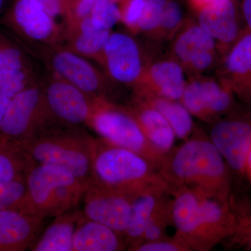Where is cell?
<instances>
[{"label":"cell","mask_w":251,"mask_h":251,"mask_svg":"<svg viewBox=\"0 0 251 251\" xmlns=\"http://www.w3.org/2000/svg\"><path fill=\"white\" fill-rule=\"evenodd\" d=\"M180 101L192 116L209 122L231 110L233 94L216 81L196 80L186 84Z\"/></svg>","instance_id":"12"},{"label":"cell","mask_w":251,"mask_h":251,"mask_svg":"<svg viewBox=\"0 0 251 251\" xmlns=\"http://www.w3.org/2000/svg\"><path fill=\"white\" fill-rule=\"evenodd\" d=\"M3 24L26 45H59L64 31L56 20L34 0H15L2 18Z\"/></svg>","instance_id":"6"},{"label":"cell","mask_w":251,"mask_h":251,"mask_svg":"<svg viewBox=\"0 0 251 251\" xmlns=\"http://www.w3.org/2000/svg\"><path fill=\"white\" fill-rule=\"evenodd\" d=\"M146 0H127L122 12V21L131 29H137L144 10Z\"/></svg>","instance_id":"38"},{"label":"cell","mask_w":251,"mask_h":251,"mask_svg":"<svg viewBox=\"0 0 251 251\" xmlns=\"http://www.w3.org/2000/svg\"><path fill=\"white\" fill-rule=\"evenodd\" d=\"M102 65L114 80L137 85L144 71L138 44L123 33H111L103 51Z\"/></svg>","instance_id":"13"},{"label":"cell","mask_w":251,"mask_h":251,"mask_svg":"<svg viewBox=\"0 0 251 251\" xmlns=\"http://www.w3.org/2000/svg\"><path fill=\"white\" fill-rule=\"evenodd\" d=\"M223 81L232 94L251 105V32L247 31L229 49L225 60Z\"/></svg>","instance_id":"17"},{"label":"cell","mask_w":251,"mask_h":251,"mask_svg":"<svg viewBox=\"0 0 251 251\" xmlns=\"http://www.w3.org/2000/svg\"><path fill=\"white\" fill-rule=\"evenodd\" d=\"M247 175L249 182L251 184V148L249 153V156H248L247 163H246L245 174L244 175Z\"/></svg>","instance_id":"43"},{"label":"cell","mask_w":251,"mask_h":251,"mask_svg":"<svg viewBox=\"0 0 251 251\" xmlns=\"http://www.w3.org/2000/svg\"><path fill=\"white\" fill-rule=\"evenodd\" d=\"M227 163L211 140L194 137L167 155L160 173L171 188L188 186L220 197L231 196Z\"/></svg>","instance_id":"1"},{"label":"cell","mask_w":251,"mask_h":251,"mask_svg":"<svg viewBox=\"0 0 251 251\" xmlns=\"http://www.w3.org/2000/svg\"><path fill=\"white\" fill-rule=\"evenodd\" d=\"M44 220L21 209L0 211V251L30 249L39 237Z\"/></svg>","instance_id":"16"},{"label":"cell","mask_w":251,"mask_h":251,"mask_svg":"<svg viewBox=\"0 0 251 251\" xmlns=\"http://www.w3.org/2000/svg\"><path fill=\"white\" fill-rule=\"evenodd\" d=\"M26 178L0 184V211L22 210L27 194Z\"/></svg>","instance_id":"32"},{"label":"cell","mask_w":251,"mask_h":251,"mask_svg":"<svg viewBox=\"0 0 251 251\" xmlns=\"http://www.w3.org/2000/svg\"><path fill=\"white\" fill-rule=\"evenodd\" d=\"M229 203L235 216V226L226 242L229 247L251 251V201L235 198L231 194Z\"/></svg>","instance_id":"27"},{"label":"cell","mask_w":251,"mask_h":251,"mask_svg":"<svg viewBox=\"0 0 251 251\" xmlns=\"http://www.w3.org/2000/svg\"><path fill=\"white\" fill-rule=\"evenodd\" d=\"M198 190L203 251H208L231 237L235 226V216L229 198Z\"/></svg>","instance_id":"14"},{"label":"cell","mask_w":251,"mask_h":251,"mask_svg":"<svg viewBox=\"0 0 251 251\" xmlns=\"http://www.w3.org/2000/svg\"><path fill=\"white\" fill-rule=\"evenodd\" d=\"M41 85L54 122L69 127L89 126L97 98L91 97L54 74Z\"/></svg>","instance_id":"7"},{"label":"cell","mask_w":251,"mask_h":251,"mask_svg":"<svg viewBox=\"0 0 251 251\" xmlns=\"http://www.w3.org/2000/svg\"><path fill=\"white\" fill-rule=\"evenodd\" d=\"M171 204V201L168 199L162 203L151 216L138 243L157 240L166 237L167 226L172 221Z\"/></svg>","instance_id":"31"},{"label":"cell","mask_w":251,"mask_h":251,"mask_svg":"<svg viewBox=\"0 0 251 251\" xmlns=\"http://www.w3.org/2000/svg\"><path fill=\"white\" fill-rule=\"evenodd\" d=\"M84 216L108 226L124 236L130 214L131 196L105 187L90 180L84 192Z\"/></svg>","instance_id":"9"},{"label":"cell","mask_w":251,"mask_h":251,"mask_svg":"<svg viewBox=\"0 0 251 251\" xmlns=\"http://www.w3.org/2000/svg\"><path fill=\"white\" fill-rule=\"evenodd\" d=\"M234 0H222L200 9L198 25L221 45L233 46L239 36Z\"/></svg>","instance_id":"20"},{"label":"cell","mask_w":251,"mask_h":251,"mask_svg":"<svg viewBox=\"0 0 251 251\" xmlns=\"http://www.w3.org/2000/svg\"><path fill=\"white\" fill-rule=\"evenodd\" d=\"M47 128L25 147L32 161L68 170L87 184L92 179V145L93 138L73 129Z\"/></svg>","instance_id":"3"},{"label":"cell","mask_w":251,"mask_h":251,"mask_svg":"<svg viewBox=\"0 0 251 251\" xmlns=\"http://www.w3.org/2000/svg\"><path fill=\"white\" fill-rule=\"evenodd\" d=\"M11 99L4 94H0V126L3 121L6 110L9 106Z\"/></svg>","instance_id":"41"},{"label":"cell","mask_w":251,"mask_h":251,"mask_svg":"<svg viewBox=\"0 0 251 251\" xmlns=\"http://www.w3.org/2000/svg\"><path fill=\"white\" fill-rule=\"evenodd\" d=\"M90 17L94 27L102 30L110 31L117 23L122 21V12L115 1L99 0Z\"/></svg>","instance_id":"33"},{"label":"cell","mask_w":251,"mask_h":251,"mask_svg":"<svg viewBox=\"0 0 251 251\" xmlns=\"http://www.w3.org/2000/svg\"><path fill=\"white\" fill-rule=\"evenodd\" d=\"M126 248L125 239L108 226L82 216L75 229L74 251H120Z\"/></svg>","instance_id":"23"},{"label":"cell","mask_w":251,"mask_h":251,"mask_svg":"<svg viewBox=\"0 0 251 251\" xmlns=\"http://www.w3.org/2000/svg\"><path fill=\"white\" fill-rule=\"evenodd\" d=\"M83 214L67 211L56 219L32 244V251H74L75 229Z\"/></svg>","instance_id":"25"},{"label":"cell","mask_w":251,"mask_h":251,"mask_svg":"<svg viewBox=\"0 0 251 251\" xmlns=\"http://www.w3.org/2000/svg\"><path fill=\"white\" fill-rule=\"evenodd\" d=\"M112 1H118V0H112Z\"/></svg>","instance_id":"45"},{"label":"cell","mask_w":251,"mask_h":251,"mask_svg":"<svg viewBox=\"0 0 251 251\" xmlns=\"http://www.w3.org/2000/svg\"><path fill=\"white\" fill-rule=\"evenodd\" d=\"M168 0H146L145 10L137 29L150 32L158 29Z\"/></svg>","instance_id":"35"},{"label":"cell","mask_w":251,"mask_h":251,"mask_svg":"<svg viewBox=\"0 0 251 251\" xmlns=\"http://www.w3.org/2000/svg\"><path fill=\"white\" fill-rule=\"evenodd\" d=\"M171 195L172 222L176 237L182 239L191 251H203L200 221V194L197 188L179 186Z\"/></svg>","instance_id":"15"},{"label":"cell","mask_w":251,"mask_h":251,"mask_svg":"<svg viewBox=\"0 0 251 251\" xmlns=\"http://www.w3.org/2000/svg\"><path fill=\"white\" fill-rule=\"evenodd\" d=\"M194 6L198 9H202L209 5L215 4L222 0H191Z\"/></svg>","instance_id":"42"},{"label":"cell","mask_w":251,"mask_h":251,"mask_svg":"<svg viewBox=\"0 0 251 251\" xmlns=\"http://www.w3.org/2000/svg\"><path fill=\"white\" fill-rule=\"evenodd\" d=\"M0 67L32 72L31 64L22 46L0 31Z\"/></svg>","instance_id":"29"},{"label":"cell","mask_w":251,"mask_h":251,"mask_svg":"<svg viewBox=\"0 0 251 251\" xmlns=\"http://www.w3.org/2000/svg\"><path fill=\"white\" fill-rule=\"evenodd\" d=\"M54 19L65 16L67 19V0H34Z\"/></svg>","instance_id":"39"},{"label":"cell","mask_w":251,"mask_h":251,"mask_svg":"<svg viewBox=\"0 0 251 251\" xmlns=\"http://www.w3.org/2000/svg\"><path fill=\"white\" fill-rule=\"evenodd\" d=\"M35 82L33 72L0 67V94L10 99Z\"/></svg>","instance_id":"30"},{"label":"cell","mask_w":251,"mask_h":251,"mask_svg":"<svg viewBox=\"0 0 251 251\" xmlns=\"http://www.w3.org/2000/svg\"><path fill=\"white\" fill-rule=\"evenodd\" d=\"M99 0H67V15L65 24L77 22L89 17Z\"/></svg>","instance_id":"37"},{"label":"cell","mask_w":251,"mask_h":251,"mask_svg":"<svg viewBox=\"0 0 251 251\" xmlns=\"http://www.w3.org/2000/svg\"><path fill=\"white\" fill-rule=\"evenodd\" d=\"M138 99L163 115L171 126L176 138L188 139L193 128L192 115L181 101L149 94H138Z\"/></svg>","instance_id":"26"},{"label":"cell","mask_w":251,"mask_h":251,"mask_svg":"<svg viewBox=\"0 0 251 251\" xmlns=\"http://www.w3.org/2000/svg\"><path fill=\"white\" fill-rule=\"evenodd\" d=\"M170 194L171 188L163 181L132 195L129 221L123 236L126 248L139 242L151 216Z\"/></svg>","instance_id":"18"},{"label":"cell","mask_w":251,"mask_h":251,"mask_svg":"<svg viewBox=\"0 0 251 251\" xmlns=\"http://www.w3.org/2000/svg\"><path fill=\"white\" fill-rule=\"evenodd\" d=\"M136 85L138 94L180 100L186 82L179 64L174 61H163L144 69Z\"/></svg>","instance_id":"19"},{"label":"cell","mask_w":251,"mask_h":251,"mask_svg":"<svg viewBox=\"0 0 251 251\" xmlns=\"http://www.w3.org/2000/svg\"><path fill=\"white\" fill-rule=\"evenodd\" d=\"M89 126L112 145L131 150L151 162L159 171L166 156L150 143L130 108L97 98Z\"/></svg>","instance_id":"5"},{"label":"cell","mask_w":251,"mask_h":251,"mask_svg":"<svg viewBox=\"0 0 251 251\" xmlns=\"http://www.w3.org/2000/svg\"></svg>","instance_id":"46"},{"label":"cell","mask_w":251,"mask_h":251,"mask_svg":"<svg viewBox=\"0 0 251 251\" xmlns=\"http://www.w3.org/2000/svg\"><path fill=\"white\" fill-rule=\"evenodd\" d=\"M35 163L24 149L0 145V184L26 178Z\"/></svg>","instance_id":"28"},{"label":"cell","mask_w":251,"mask_h":251,"mask_svg":"<svg viewBox=\"0 0 251 251\" xmlns=\"http://www.w3.org/2000/svg\"><path fill=\"white\" fill-rule=\"evenodd\" d=\"M41 52L52 74L94 98H105V77L85 57L59 45L41 48Z\"/></svg>","instance_id":"8"},{"label":"cell","mask_w":251,"mask_h":251,"mask_svg":"<svg viewBox=\"0 0 251 251\" xmlns=\"http://www.w3.org/2000/svg\"><path fill=\"white\" fill-rule=\"evenodd\" d=\"M91 180L128 196L166 181L145 157L101 138L92 139Z\"/></svg>","instance_id":"2"},{"label":"cell","mask_w":251,"mask_h":251,"mask_svg":"<svg viewBox=\"0 0 251 251\" xmlns=\"http://www.w3.org/2000/svg\"><path fill=\"white\" fill-rule=\"evenodd\" d=\"M27 194L22 210L46 218L51 198L61 186L85 185L62 167L35 163L26 176Z\"/></svg>","instance_id":"10"},{"label":"cell","mask_w":251,"mask_h":251,"mask_svg":"<svg viewBox=\"0 0 251 251\" xmlns=\"http://www.w3.org/2000/svg\"><path fill=\"white\" fill-rule=\"evenodd\" d=\"M111 31L94 27L90 16L77 22L66 25L64 31V47L86 59L102 64L103 51Z\"/></svg>","instance_id":"22"},{"label":"cell","mask_w":251,"mask_h":251,"mask_svg":"<svg viewBox=\"0 0 251 251\" xmlns=\"http://www.w3.org/2000/svg\"><path fill=\"white\" fill-rule=\"evenodd\" d=\"M242 12L248 31L251 32V0H242Z\"/></svg>","instance_id":"40"},{"label":"cell","mask_w":251,"mask_h":251,"mask_svg":"<svg viewBox=\"0 0 251 251\" xmlns=\"http://www.w3.org/2000/svg\"><path fill=\"white\" fill-rule=\"evenodd\" d=\"M174 50L177 58L186 67L202 72L214 62L216 41L199 25L192 26L180 34Z\"/></svg>","instance_id":"21"},{"label":"cell","mask_w":251,"mask_h":251,"mask_svg":"<svg viewBox=\"0 0 251 251\" xmlns=\"http://www.w3.org/2000/svg\"><path fill=\"white\" fill-rule=\"evenodd\" d=\"M131 251H191V249L180 238L165 237L150 242H142L127 248Z\"/></svg>","instance_id":"34"},{"label":"cell","mask_w":251,"mask_h":251,"mask_svg":"<svg viewBox=\"0 0 251 251\" xmlns=\"http://www.w3.org/2000/svg\"><path fill=\"white\" fill-rule=\"evenodd\" d=\"M52 122L42 87L34 82L11 99L0 126V145L24 149Z\"/></svg>","instance_id":"4"},{"label":"cell","mask_w":251,"mask_h":251,"mask_svg":"<svg viewBox=\"0 0 251 251\" xmlns=\"http://www.w3.org/2000/svg\"><path fill=\"white\" fill-rule=\"evenodd\" d=\"M181 21L182 11L179 5L176 1L168 0L162 15L161 22L157 29H160L166 34L173 32L179 27Z\"/></svg>","instance_id":"36"},{"label":"cell","mask_w":251,"mask_h":251,"mask_svg":"<svg viewBox=\"0 0 251 251\" xmlns=\"http://www.w3.org/2000/svg\"><path fill=\"white\" fill-rule=\"evenodd\" d=\"M130 110L150 143L166 156L173 150L176 138L170 124L156 109L139 99L137 98Z\"/></svg>","instance_id":"24"},{"label":"cell","mask_w":251,"mask_h":251,"mask_svg":"<svg viewBox=\"0 0 251 251\" xmlns=\"http://www.w3.org/2000/svg\"><path fill=\"white\" fill-rule=\"evenodd\" d=\"M5 4H6V0H0V15L4 11Z\"/></svg>","instance_id":"44"},{"label":"cell","mask_w":251,"mask_h":251,"mask_svg":"<svg viewBox=\"0 0 251 251\" xmlns=\"http://www.w3.org/2000/svg\"><path fill=\"white\" fill-rule=\"evenodd\" d=\"M211 140L227 166L239 175L245 174L251 148V120L230 117L216 122L211 130Z\"/></svg>","instance_id":"11"}]
</instances>
